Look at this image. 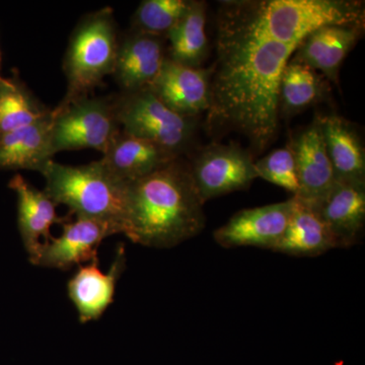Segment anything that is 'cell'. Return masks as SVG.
Returning a JSON list of instances; mask_svg holds the SVG:
<instances>
[{"instance_id":"obj_1","label":"cell","mask_w":365,"mask_h":365,"mask_svg":"<svg viewBox=\"0 0 365 365\" xmlns=\"http://www.w3.org/2000/svg\"><path fill=\"white\" fill-rule=\"evenodd\" d=\"M297 47L249 32L220 7L209 131L240 132L254 153L265 150L277 136L281 76Z\"/></svg>"},{"instance_id":"obj_2","label":"cell","mask_w":365,"mask_h":365,"mask_svg":"<svg viewBox=\"0 0 365 365\" xmlns=\"http://www.w3.org/2000/svg\"><path fill=\"white\" fill-rule=\"evenodd\" d=\"M180 158L129 182L126 235L144 247L170 249L205 227L203 201L190 167Z\"/></svg>"},{"instance_id":"obj_3","label":"cell","mask_w":365,"mask_h":365,"mask_svg":"<svg viewBox=\"0 0 365 365\" xmlns=\"http://www.w3.org/2000/svg\"><path fill=\"white\" fill-rule=\"evenodd\" d=\"M223 9L249 32L299 46L317 29L364 24V2L354 0L225 1Z\"/></svg>"},{"instance_id":"obj_4","label":"cell","mask_w":365,"mask_h":365,"mask_svg":"<svg viewBox=\"0 0 365 365\" xmlns=\"http://www.w3.org/2000/svg\"><path fill=\"white\" fill-rule=\"evenodd\" d=\"M44 191L69 215L108 223L125 235L128 217L129 184L118 179L100 160L67 165L51 160L41 172Z\"/></svg>"},{"instance_id":"obj_5","label":"cell","mask_w":365,"mask_h":365,"mask_svg":"<svg viewBox=\"0 0 365 365\" xmlns=\"http://www.w3.org/2000/svg\"><path fill=\"white\" fill-rule=\"evenodd\" d=\"M119 40L114 11L110 7L86 14L79 21L64 56L67 91L58 107L88 97L106 76H112Z\"/></svg>"},{"instance_id":"obj_6","label":"cell","mask_w":365,"mask_h":365,"mask_svg":"<svg viewBox=\"0 0 365 365\" xmlns=\"http://www.w3.org/2000/svg\"><path fill=\"white\" fill-rule=\"evenodd\" d=\"M118 123L129 135L143 139L181 158L193 143L197 119L172 111L150 88L114 98Z\"/></svg>"},{"instance_id":"obj_7","label":"cell","mask_w":365,"mask_h":365,"mask_svg":"<svg viewBox=\"0 0 365 365\" xmlns=\"http://www.w3.org/2000/svg\"><path fill=\"white\" fill-rule=\"evenodd\" d=\"M53 112L51 150L60 151L91 148L103 155L119 133L114 100L86 97Z\"/></svg>"},{"instance_id":"obj_8","label":"cell","mask_w":365,"mask_h":365,"mask_svg":"<svg viewBox=\"0 0 365 365\" xmlns=\"http://www.w3.org/2000/svg\"><path fill=\"white\" fill-rule=\"evenodd\" d=\"M251 151L237 144L212 143L199 151L190 172L203 203L247 190L257 179Z\"/></svg>"},{"instance_id":"obj_9","label":"cell","mask_w":365,"mask_h":365,"mask_svg":"<svg viewBox=\"0 0 365 365\" xmlns=\"http://www.w3.org/2000/svg\"><path fill=\"white\" fill-rule=\"evenodd\" d=\"M294 209V197L284 202L242 209L213 232L225 249L256 247L273 251L287 230Z\"/></svg>"},{"instance_id":"obj_10","label":"cell","mask_w":365,"mask_h":365,"mask_svg":"<svg viewBox=\"0 0 365 365\" xmlns=\"http://www.w3.org/2000/svg\"><path fill=\"white\" fill-rule=\"evenodd\" d=\"M61 235L52 237L41 248L33 265L68 271L98 259V250L110 235H118L116 228L108 223L76 217H69L62 223Z\"/></svg>"},{"instance_id":"obj_11","label":"cell","mask_w":365,"mask_h":365,"mask_svg":"<svg viewBox=\"0 0 365 365\" xmlns=\"http://www.w3.org/2000/svg\"><path fill=\"white\" fill-rule=\"evenodd\" d=\"M211 76L212 67L185 66L167 56L148 88L172 111L197 119L210 107Z\"/></svg>"},{"instance_id":"obj_12","label":"cell","mask_w":365,"mask_h":365,"mask_svg":"<svg viewBox=\"0 0 365 365\" xmlns=\"http://www.w3.org/2000/svg\"><path fill=\"white\" fill-rule=\"evenodd\" d=\"M98 259L78 266V271L67 283V294L81 324L102 318L114 302L118 281L126 267L123 245L118 247L114 261L108 272L101 269Z\"/></svg>"},{"instance_id":"obj_13","label":"cell","mask_w":365,"mask_h":365,"mask_svg":"<svg viewBox=\"0 0 365 365\" xmlns=\"http://www.w3.org/2000/svg\"><path fill=\"white\" fill-rule=\"evenodd\" d=\"M167 58L165 38L131 30L119 40L112 76L122 93L148 88Z\"/></svg>"},{"instance_id":"obj_14","label":"cell","mask_w":365,"mask_h":365,"mask_svg":"<svg viewBox=\"0 0 365 365\" xmlns=\"http://www.w3.org/2000/svg\"><path fill=\"white\" fill-rule=\"evenodd\" d=\"M294 153L299 191L297 199L314 207L333 188L335 175L322 136L318 119L289 143Z\"/></svg>"},{"instance_id":"obj_15","label":"cell","mask_w":365,"mask_h":365,"mask_svg":"<svg viewBox=\"0 0 365 365\" xmlns=\"http://www.w3.org/2000/svg\"><path fill=\"white\" fill-rule=\"evenodd\" d=\"M325 223L335 249L356 244L365 222V182L336 181L325 198L314 206Z\"/></svg>"},{"instance_id":"obj_16","label":"cell","mask_w":365,"mask_h":365,"mask_svg":"<svg viewBox=\"0 0 365 365\" xmlns=\"http://www.w3.org/2000/svg\"><path fill=\"white\" fill-rule=\"evenodd\" d=\"M364 30V24L322 26L304 38L292 60L338 83L341 66L361 39Z\"/></svg>"},{"instance_id":"obj_17","label":"cell","mask_w":365,"mask_h":365,"mask_svg":"<svg viewBox=\"0 0 365 365\" xmlns=\"http://www.w3.org/2000/svg\"><path fill=\"white\" fill-rule=\"evenodd\" d=\"M9 187L18 198V227L29 260L33 263L41 248L52 239L53 225H62L67 218L59 217L54 201L21 175L11 178Z\"/></svg>"},{"instance_id":"obj_18","label":"cell","mask_w":365,"mask_h":365,"mask_svg":"<svg viewBox=\"0 0 365 365\" xmlns=\"http://www.w3.org/2000/svg\"><path fill=\"white\" fill-rule=\"evenodd\" d=\"M177 157L155 144L120 130L101 162L118 179L127 184L148 176Z\"/></svg>"},{"instance_id":"obj_19","label":"cell","mask_w":365,"mask_h":365,"mask_svg":"<svg viewBox=\"0 0 365 365\" xmlns=\"http://www.w3.org/2000/svg\"><path fill=\"white\" fill-rule=\"evenodd\" d=\"M317 119L336 181L365 182L364 146L356 128L337 115Z\"/></svg>"},{"instance_id":"obj_20","label":"cell","mask_w":365,"mask_h":365,"mask_svg":"<svg viewBox=\"0 0 365 365\" xmlns=\"http://www.w3.org/2000/svg\"><path fill=\"white\" fill-rule=\"evenodd\" d=\"M53 112L45 119L0 134V170L42 172L54 157L51 150Z\"/></svg>"},{"instance_id":"obj_21","label":"cell","mask_w":365,"mask_h":365,"mask_svg":"<svg viewBox=\"0 0 365 365\" xmlns=\"http://www.w3.org/2000/svg\"><path fill=\"white\" fill-rule=\"evenodd\" d=\"M332 249H335L332 237L317 211L294 197L287 230L273 251L295 257H317Z\"/></svg>"},{"instance_id":"obj_22","label":"cell","mask_w":365,"mask_h":365,"mask_svg":"<svg viewBox=\"0 0 365 365\" xmlns=\"http://www.w3.org/2000/svg\"><path fill=\"white\" fill-rule=\"evenodd\" d=\"M168 58L182 66L202 67L208 54L206 34V4L190 1L186 13L168 33Z\"/></svg>"},{"instance_id":"obj_23","label":"cell","mask_w":365,"mask_h":365,"mask_svg":"<svg viewBox=\"0 0 365 365\" xmlns=\"http://www.w3.org/2000/svg\"><path fill=\"white\" fill-rule=\"evenodd\" d=\"M326 93L325 81L318 72L290 59L281 76L280 113L285 117L299 114L321 102Z\"/></svg>"},{"instance_id":"obj_24","label":"cell","mask_w":365,"mask_h":365,"mask_svg":"<svg viewBox=\"0 0 365 365\" xmlns=\"http://www.w3.org/2000/svg\"><path fill=\"white\" fill-rule=\"evenodd\" d=\"M51 112L18 76L0 79V134L36 123Z\"/></svg>"},{"instance_id":"obj_25","label":"cell","mask_w":365,"mask_h":365,"mask_svg":"<svg viewBox=\"0 0 365 365\" xmlns=\"http://www.w3.org/2000/svg\"><path fill=\"white\" fill-rule=\"evenodd\" d=\"M187 0H143L132 18V30L167 37L189 6Z\"/></svg>"},{"instance_id":"obj_26","label":"cell","mask_w":365,"mask_h":365,"mask_svg":"<svg viewBox=\"0 0 365 365\" xmlns=\"http://www.w3.org/2000/svg\"><path fill=\"white\" fill-rule=\"evenodd\" d=\"M257 178L281 187L297 196L299 191V178L294 153L289 144L271 151L254 163Z\"/></svg>"},{"instance_id":"obj_27","label":"cell","mask_w":365,"mask_h":365,"mask_svg":"<svg viewBox=\"0 0 365 365\" xmlns=\"http://www.w3.org/2000/svg\"><path fill=\"white\" fill-rule=\"evenodd\" d=\"M1 61H2V58H1V50H0V71H1ZM2 78V76H1V74H0V79Z\"/></svg>"}]
</instances>
